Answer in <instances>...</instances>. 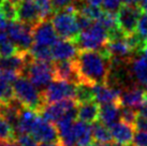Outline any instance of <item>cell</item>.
I'll return each instance as SVG.
<instances>
[{
  "label": "cell",
  "mask_w": 147,
  "mask_h": 146,
  "mask_svg": "<svg viewBox=\"0 0 147 146\" xmlns=\"http://www.w3.org/2000/svg\"><path fill=\"white\" fill-rule=\"evenodd\" d=\"M17 20L31 26L42 20L40 10L34 0H22L17 2Z\"/></svg>",
  "instance_id": "4fadbf2b"
},
{
  "label": "cell",
  "mask_w": 147,
  "mask_h": 146,
  "mask_svg": "<svg viewBox=\"0 0 147 146\" xmlns=\"http://www.w3.org/2000/svg\"><path fill=\"white\" fill-rule=\"evenodd\" d=\"M0 10L3 13L4 17L9 22L17 20V3L12 0H4L0 5Z\"/></svg>",
  "instance_id": "83f0119b"
},
{
  "label": "cell",
  "mask_w": 147,
  "mask_h": 146,
  "mask_svg": "<svg viewBox=\"0 0 147 146\" xmlns=\"http://www.w3.org/2000/svg\"><path fill=\"white\" fill-rule=\"evenodd\" d=\"M54 75H55V80L71 82L75 84L80 83L74 59L54 61Z\"/></svg>",
  "instance_id": "5bb4252c"
},
{
  "label": "cell",
  "mask_w": 147,
  "mask_h": 146,
  "mask_svg": "<svg viewBox=\"0 0 147 146\" xmlns=\"http://www.w3.org/2000/svg\"><path fill=\"white\" fill-rule=\"evenodd\" d=\"M54 61L72 60L78 56L80 49L75 43V41L58 39L57 42L51 47Z\"/></svg>",
  "instance_id": "7c38bea8"
},
{
  "label": "cell",
  "mask_w": 147,
  "mask_h": 146,
  "mask_svg": "<svg viewBox=\"0 0 147 146\" xmlns=\"http://www.w3.org/2000/svg\"><path fill=\"white\" fill-rule=\"evenodd\" d=\"M51 1H52L54 13L58 12V11H62V10H65L68 7L73 4V0H51Z\"/></svg>",
  "instance_id": "8d00e7d4"
},
{
  "label": "cell",
  "mask_w": 147,
  "mask_h": 146,
  "mask_svg": "<svg viewBox=\"0 0 147 146\" xmlns=\"http://www.w3.org/2000/svg\"><path fill=\"white\" fill-rule=\"evenodd\" d=\"M94 145L96 146H114L115 144L112 142H105V143H96L94 142Z\"/></svg>",
  "instance_id": "c3c4849f"
},
{
  "label": "cell",
  "mask_w": 147,
  "mask_h": 146,
  "mask_svg": "<svg viewBox=\"0 0 147 146\" xmlns=\"http://www.w3.org/2000/svg\"><path fill=\"white\" fill-rule=\"evenodd\" d=\"M131 72L135 80L147 88V57L142 55L134 59L131 66Z\"/></svg>",
  "instance_id": "603a6c76"
},
{
  "label": "cell",
  "mask_w": 147,
  "mask_h": 146,
  "mask_svg": "<svg viewBox=\"0 0 147 146\" xmlns=\"http://www.w3.org/2000/svg\"><path fill=\"white\" fill-rule=\"evenodd\" d=\"M14 99L13 84L0 78V103L10 102Z\"/></svg>",
  "instance_id": "f546056e"
},
{
  "label": "cell",
  "mask_w": 147,
  "mask_h": 146,
  "mask_svg": "<svg viewBox=\"0 0 147 146\" xmlns=\"http://www.w3.org/2000/svg\"><path fill=\"white\" fill-rule=\"evenodd\" d=\"M114 146H126V145H123V144H118V143H115Z\"/></svg>",
  "instance_id": "f907efd6"
},
{
  "label": "cell",
  "mask_w": 147,
  "mask_h": 146,
  "mask_svg": "<svg viewBox=\"0 0 147 146\" xmlns=\"http://www.w3.org/2000/svg\"><path fill=\"white\" fill-rule=\"evenodd\" d=\"M38 117H39V113L33 111V110L27 109V107H23L17 122L16 127L14 128L15 131V135L16 138L18 135H23V134H30L32 131V128L34 124L37 122Z\"/></svg>",
  "instance_id": "e0dca14e"
},
{
  "label": "cell",
  "mask_w": 147,
  "mask_h": 146,
  "mask_svg": "<svg viewBox=\"0 0 147 146\" xmlns=\"http://www.w3.org/2000/svg\"><path fill=\"white\" fill-rule=\"evenodd\" d=\"M76 1H81V0H76Z\"/></svg>",
  "instance_id": "11a10c76"
},
{
  "label": "cell",
  "mask_w": 147,
  "mask_h": 146,
  "mask_svg": "<svg viewBox=\"0 0 147 146\" xmlns=\"http://www.w3.org/2000/svg\"><path fill=\"white\" fill-rule=\"evenodd\" d=\"M78 9L73 4L62 11H58L53 14L52 24L56 30L57 34L61 39L75 41L81 30L76 23V13Z\"/></svg>",
  "instance_id": "3957f363"
},
{
  "label": "cell",
  "mask_w": 147,
  "mask_h": 146,
  "mask_svg": "<svg viewBox=\"0 0 147 146\" xmlns=\"http://www.w3.org/2000/svg\"><path fill=\"white\" fill-rule=\"evenodd\" d=\"M142 55L147 57V41H146V43H145V45H144L143 49H142Z\"/></svg>",
  "instance_id": "681fc988"
},
{
  "label": "cell",
  "mask_w": 147,
  "mask_h": 146,
  "mask_svg": "<svg viewBox=\"0 0 147 146\" xmlns=\"http://www.w3.org/2000/svg\"><path fill=\"white\" fill-rule=\"evenodd\" d=\"M13 93L14 98L24 107L33 110L39 114L41 113L45 105L42 91L33 85L27 76L21 75L13 83Z\"/></svg>",
  "instance_id": "7a4b0ae2"
},
{
  "label": "cell",
  "mask_w": 147,
  "mask_h": 146,
  "mask_svg": "<svg viewBox=\"0 0 147 146\" xmlns=\"http://www.w3.org/2000/svg\"><path fill=\"white\" fill-rule=\"evenodd\" d=\"M138 115H139V116H142V117H144V118H147V102L145 104H143L141 107L138 109Z\"/></svg>",
  "instance_id": "7bdbcfd3"
},
{
  "label": "cell",
  "mask_w": 147,
  "mask_h": 146,
  "mask_svg": "<svg viewBox=\"0 0 147 146\" xmlns=\"http://www.w3.org/2000/svg\"><path fill=\"white\" fill-rule=\"evenodd\" d=\"M33 43L52 47L57 40L58 34L49 20H40L32 27Z\"/></svg>",
  "instance_id": "30bf717a"
},
{
  "label": "cell",
  "mask_w": 147,
  "mask_h": 146,
  "mask_svg": "<svg viewBox=\"0 0 147 146\" xmlns=\"http://www.w3.org/2000/svg\"><path fill=\"white\" fill-rule=\"evenodd\" d=\"M20 51L10 39L5 29H0V58H5L15 55Z\"/></svg>",
  "instance_id": "cb8c5ba5"
},
{
  "label": "cell",
  "mask_w": 147,
  "mask_h": 146,
  "mask_svg": "<svg viewBox=\"0 0 147 146\" xmlns=\"http://www.w3.org/2000/svg\"><path fill=\"white\" fill-rule=\"evenodd\" d=\"M78 104V103L75 99H65V100L55 102V103L45 104L40 114L46 120L53 122V124H56L60 118L63 117L65 114L69 112L70 110L76 107Z\"/></svg>",
  "instance_id": "8fae6325"
},
{
  "label": "cell",
  "mask_w": 147,
  "mask_h": 146,
  "mask_svg": "<svg viewBox=\"0 0 147 146\" xmlns=\"http://www.w3.org/2000/svg\"><path fill=\"white\" fill-rule=\"evenodd\" d=\"M34 2L37 3L38 8L40 10L42 20H49V17L53 16L54 10L51 0H34Z\"/></svg>",
  "instance_id": "4dcf8cb0"
},
{
  "label": "cell",
  "mask_w": 147,
  "mask_h": 146,
  "mask_svg": "<svg viewBox=\"0 0 147 146\" xmlns=\"http://www.w3.org/2000/svg\"><path fill=\"white\" fill-rule=\"evenodd\" d=\"M32 27L31 25L22 23L20 20L9 23L5 30L20 52H28L31 49L33 44Z\"/></svg>",
  "instance_id": "8992f818"
},
{
  "label": "cell",
  "mask_w": 147,
  "mask_h": 146,
  "mask_svg": "<svg viewBox=\"0 0 147 146\" xmlns=\"http://www.w3.org/2000/svg\"><path fill=\"white\" fill-rule=\"evenodd\" d=\"M144 41H147V12L143 11L141 16L138 22V26H136V31Z\"/></svg>",
  "instance_id": "d6a6232c"
},
{
  "label": "cell",
  "mask_w": 147,
  "mask_h": 146,
  "mask_svg": "<svg viewBox=\"0 0 147 146\" xmlns=\"http://www.w3.org/2000/svg\"><path fill=\"white\" fill-rule=\"evenodd\" d=\"M112 56L105 47L101 51L80 49L74 58L80 83L94 86L105 84L110 75V66Z\"/></svg>",
  "instance_id": "6da1fadb"
},
{
  "label": "cell",
  "mask_w": 147,
  "mask_h": 146,
  "mask_svg": "<svg viewBox=\"0 0 147 146\" xmlns=\"http://www.w3.org/2000/svg\"><path fill=\"white\" fill-rule=\"evenodd\" d=\"M76 23H78L80 30L83 31V30L87 29L88 27H90L92 25V23H94V20H91L89 17H87L81 12H78L76 13Z\"/></svg>",
  "instance_id": "d590c367"
},
{
  "label": "cell",
  "mask_w": 147,
  "mask_h": 146,
  "mask_svg": "<svg viewBox=\"0 0 147 146\" xmlns=\"http://www.w3.org/2000/svg\"><path fill=\"white\" fill-rule=\"evenodd\" d=\"M9 23L10 22L4 17L3 13L1 12V10H0V29H7Z\"/></svg>",
  "instance_id": "b9f144b4"
},
{
  "label": "cell",
  "mask_w": 147,
  "mask_h": 146,
  "mask_svg": "<svg viewBox=\"0 0 147 146\" xmlns=\"http://www.w3.org/2000/svg\"><path fill=\"white\" fill-rule=\"evenodd\" d=\"M134 128L138 131H143V132H147V118H144L142 116H139L135 119L134 122Z\"/></svg>",
  "instance_id": "ab89813d"
},
{
  "label": "cell",
  "mask_w": 147,
  "mask_h": 146,
  "mask_svg": "<svg viewBox=\"0 0 147 146\" xmlns=\"http://www.w3.org/2000/svg\"><path fill=\"white\" fill-rule=\"evenodd\" d=\"M12 1H14V2H16L17 3V2H20V1H22V0H12Z\"/></svg>",
  "instance_id": "816d5d0a"
},
{
  "label": "cell",
  "mask_w": 147,
  "mask_h": 146,
  "mask_svg": "<svg viewBox=\"0 0 147 146\" xmlns=\"http://www.w3.org/2000/svg\"><path fill=\"white\" fill-rule=\"evenodd\" d=\"M24 74L39 89H45L49 84L55 80L54 62L36 60L30 58Z\"/></svg>",
  "instance_id": "5b68a950"
},
{
  "label": "cell",
  "mask_w": 147,
  "mask_h": 146,
  "mask_svg": "<svg viewBox=\"0 0 147 146\" xmlns=\"http://www.w3.org/2000/svg\"><path fill=\"white\" fill-rule=\"evenodd\" d=\"M39 146H63L60 142H54V143H41Z\"/></svg>",
  "instance_id": "7dc6e473"
},
{
  "label": "cell",
  "mask_w": 147,
  "mask_h": 146,
  "mask_svg": "<svg viewBox=\"0 0 147 146\" xmlns=\"http://www.w3.org/2000/svg\"><path fill=\"white\" fill-rule=\"evenodd\" d=\"M74 134L76 139V146H89L94 143L92 127L90 124L82 120H75L74 122Z\"/></svg>",
  "instance_id": "44dd1931"
},
{
  "label": "cell",
  "mask_w": 147,
  "mask_h": 146,
  "mask_svg": "<svg viewBox=\"0 0 147 146\" xmlns=\"http://www.w3.org/2000/svg\"><path fill=\"white\" fill-rule=\"evenodd\" d=\"M17 142L20 146H39L38 142L30 135V134H23L17 137Z\"/></svg>",
  "instance_id": "74e56055"
},
{
  "label": "cell",
  "mask_w": 147,
  "mask_h": 146,
  "mask_svg": "<svg viewBox=\"0 0 147 146\" xmlns=\"http://www.w3.org/2000/svg\"><path fill=\"white\" fill-rule=\"evenodd\" d=\"M147 102V91L144 88L133 87L131 89L121 91L119 103L121 106H130L139 109Z\"/></svg>",
  "instance_id": "9a60e30c"
},
{
  "label": "cell",
  "mask_w": 147,
  "mask_h": 146,
  "mask_svg": "<svg viewBox=\"0 0 147 146\" xmlns=\"http://www.w3.org/2000/svg\"><path fill=\"white\" fill-rule=\"evenodd\" d=\"M10 140H16L15 131L2 116H0V141H10Z\"/></svg>",
  "instance_id": "f1b7e54d"
},
{
  "label": "cell",
  "mask_w": 147,
  "mask_h": 146,
  "mask_svg": "<svg viewBox=\"0 0 147 146\" xmlns=\"http://www.w3.org/2000/svg\"><path fill=\"white\" fill-rule=\"evenodd\" d=\"M85 4L96 8H102V0H84Z\"/></svg>",
  "instance_id": "60d3db41"
},
{
  "label": "cell",
  "mask_w": 147,
  "mask_h": 146,
  "mask_svg": "<svg viewBox=\"0 0 147 146\" xmlns=\"http://www.w3.org/2000/svg\"><path fill=\"white\" fill-rule=\"evenodd\" d=\"M123 4H128V5H138L140 4L141 0H121Z\"/></svg>",
  "instance_id": "f6af8a7d"
},
{
  "label": "cell",
  "mask_w": 147,
  "mask_h": 146,
  "mask_svg": "<svg viewBox=\"0 0 147 146\" xmlns=\"http://www.w3.org/2000/svg\"><path fill=\"white\" fill-rule=\"evenodd\" d=\"M136 117H138V110L136 109L130 107V106H121V109H120V120L133 126Z\"/></svg>",
  "instance_id": "1f68e13d"
},
{
  "label": "cell",
  "mask_w": 147,
  "mask_h": 146,
  "mask_svg": "<svg viewBox=\"0 0 147 146\" xmlns=\"http://www.w3.org/2000/svg\"><path fill=\"white\" fill-rule=\"evenodd\" d=\"M132 143L135 146H147V132L138 131L136 133H134Z\"/></svg>",
  "instance_id": "f35d334b"
},
{
  "label": "cell",
  "mask_w": 147,
  "mask_h": 146,
  "mask_svg": "<svg viewBox=\"0 0 147 146\" xmlns=\"http://www.w3.org/2000/svg\"><path fill=\"white\" fill-rule=\"evenodd\" d=\"M133 146H135V145H133Z\"/></svg>",
  "instance_id": "9f6ffc18"
},
{
  "label": "cell",
  "mask_w": 147,
  "mask_h": 146,
  "mask_svg": "<svg viewBox=\"0 0 147 146\" xmlns=\"http://www.w3.org/2000/svg\"><path fill=\"white\" fill-rule=\"evenodd\" d=\"M92 138L94 142L96 143H105L112 142V133L110 128L105 125H103L101 122H96L92 125Z\"/></svg>",
  "instance_id": "d4e9b609"
},
{
  "label": "cell",
  "mask_w": 147,
  "mask_h": 146,
  "mask_svg": "<svg viewBox=\"0 0 147 146\" xmlns=\"http://www.w3.org/2000/svg\"><path fill=\"white\" fill-rule=\"evenodd\" d=\"M76 84L67 81L54 80L49 86L42 90L45 104L55 103L65 99H75Z\"/></svg>",
  "instance_id": "52a82bcc"
},
{
  "label": "cell",
  "mask_w": 147,
  "mask_h": 146,
  "mask_svg": "<svg viewBox=\"0 0 147 146\" xmlns=\"http://www.w3.org/2000/svg\"><path fill=\"white\" fill-rule=\"evenodd\" d=\"M3 1H4V0H0V5L3 3Z\"/></svg>",
  "instance_id": "f5cc1de1"
},
{
  "label": "cell",
  "mask_w": 147,
  "mask_h": 146,
  "mask_svg": "<svg viewBox=\"0 0 147 146\" xmlns=\"http://www.w3.org/2000/svg\"><path fill=\"white\" fill-rule=\"evenodd\" d=\"M120 109L121 105L119 102L101 104L99 112V120L110 128L112 125H114L120 119Z\"/></svg>",
  "instance_id": "d6986e66"
},
{
  "label": "cell",
  "mask_w": 147,
  "mask_h": 146,
  "mask_svg": "<svg viewBox=\"0 0 147 146\" xmlns=\"http://www.w3.org/2000/svg\"><path fill=\"white\" fill-rule=\"evenodd\" d=\"M142 10L138 5H128L125 4L116 13L117 23L119 28L123 31V33L128 36L136 31V26L139 18L142 14Z\"/></svg>",
  "instance_id": "ba28073f"
},
{
  "label": "cell",
  "mask_w": 147,
  "mask_h": 146,
  "mask_svg": "<svg viewBox=\"0 0 147 146\" xmlns=\"http://www.w3.org/2000/svg\"><path fill=\"white\" fill-rule=\"evenodd\" d=\"M89 146H96V145H94V143H92V144H90Z\"/></svg>",
  "instance_id": "db71d44e"
},
{
  "label": "cell",
  "mask_w": 147,
  "mask_h": 146,
  "mask_svg": "<svg viewBox=\"0 0 147 146\" xmlns=\"http://www.w3.org/2000/svg\"><path fill=\"white\" fill-rule=\"evenodd\" d=\"M110 130L112 133V138L116 143L127 146L133 142L134 126H132L130 124L120 120L112 125L110 127Z\"/></svg>",
  "instance_id": "2e32d148"
},
{
  "label": "cell",
  "mask_w": 147,
  "mask_h": 146,
  "mask_svg": "<svg viewBox=\"0 0 147 146\" xmlns=\"http://www.w3.org/2000/svg\"><path fill=\"white\" fill-rule=\"evenodd\" d=\"M21 75V73L12 71V70H0V78L11 84H13Z\"/></svg>",
  "instance_id": "e575fe53"
},
{
  "label": "cell",
  "mask_w": 147,
  "mask_h": 146,
  "mask_svg": "<svg viewBox=\"0 0 147 146\" xmlns=\"http://www.w3.org/2000/svg\"><path fill=\"white\" fill-rule=\"evenodd\" d=\"M139 7L141 8V10H142V11H145V12H147V0H141Z\"/></svg>",
  "instance_id": "bcb514c9"
},
{
  "label": "cell",
  "mask_w": 147,
  "mask_h": 146,
  "mask_svg": "<svg viewBox=\"0 0 147 146\" xmlns=\"http://www.w3.org/2000/svg\"><path fill=\"white\" fill-rule=\"evenodd\" d=\"M75 100H76L78 103L94 101V88H92V86L84 84V83H78V84H76Z\"/></svg>",
  "instance_id": "4316f807"
},
{
  "label": "cell",
  "mask_w": 147,
  "mask_h": 146,
  "mask_svg": "<svg viewBox=\"0 0 147 146\" xmlns=\"http://www.w3.org/2000/svg\"><path fill=\"white\" fill-rule=\"evenodd\" d=\"M107 41V30L100 23L94 22L90 27L80 32L75 40V43L80 49L101 51L105 47Z\"/></svg>",
  "instance_id": "277c9868"
},
{
  "label": "cell",
  "mask_w": 147,
  "mask_h": 146,
  "mask_svg": "<svg viewBox=\"0 0 147 146\" xmlns=\"http://www.w3.org/2000/svg\"><path fill=\"white\" fill-rule=\"evenodd\" d=\"M105 49L112 56V58L113 57H116V58L129 57L133 53L129 44L127 43L126 36L121 39H116V40H109L105 45Z\"/></svg>",
  "instance_id": "7402d4cb"
},
{
  "label": "cell",
  "mask_w": 147,
  "mask_h": 146,
  "mask_svg": "<svg viewBox=\"0 0 147 146\" xmlns=\"http://www.w3.org/2000/svg\"><path fill=\"white\" fill-rule=\"evenodd\" d=\"M30 135L37 142L40 143H54L60 142L59 133H58L57 127L55 124L46 120L43 116L38 117L37 122L32 128Z\"/></svg>",
  "instance_id": "9c48e42d"
},
{
  "label": "cell",
  "mask_w": 147,
  "mask_h": 146,
  "mask_svg": "<svg viewBox=\"0 0 147 146\" xmlns=\"http://www.w3.org/2000/svg\"><path fill=\"white\" fill-rule=\"evenodd\" d=\"M94 88V101L100 104H105L111 102H119L121 90L115 87H111L107 84H97Z\"/></svg>",
  "instance_id": "ac0fdd59"
},
{
  "label": "cell",
  "mask_w": 147,
  "mask_h": 146,
  "mask_svg": "<svg viewBox=\"0 0 147 146\" xmlns=\"http://www.w3.org/2000/svg\"><path fill=\"white\" fill-rule=\"evenodd\" d=\"M121 0H102L103 11L110 13H117L121 8Z\"/></svg>",
  "instance_id": "836d02e7"
},
{
  "label": "cell",
  "mask_w": 147,
  "mask_h": 146,
  "mask_svg": "<svg viewBox=\"0 0 147 146\" xmlns=\"http://www.w3.org/2000/svg\"><path fill=\"white\" fill-rule=\"evenodd\" d=\"M100 106L98 102L88 101L78 104V119L82 122L94 124L99 119Z\"/></svg>",
  "instance_id": "ffe728a7"
},
{
  "label": "cell",
  "mask_w": 147,
  "mask_h": 146,
  "mask_svg": "<svg viewBox=\"0 0 147 146\" xmlns=\"http://www.w3.org/2000/svg\"><path fill=\"white\" fill-rule=\"evenodd\" d=\"M0 146H20L16 140H10V141H0Z\"/></svg>",
  "instance_id": "ee69618b"
},
{
  "label": "cell",
  "mask_w": 147,
  "mask_h": 146,
  "mask_svg": "<svg viewBox=\"0 0 147 146\" xmlns=\"http://www.w3.org/2000/svg\"><path fill=\"white\" fill-rule=\"evenodd\" d=\"M29 55L32 59L41 61H47V62H54L53 55H52V49L49 46L44 45H39L33 43L31 49L28 51Z\"/></svg>",
  "instance_id": "484cf974"
}]
</instances>
